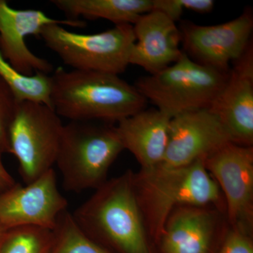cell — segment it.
I'll list each match as a JSON object with an SVG mask.
<instances>
[{
	"mask_svg": "<svg viewBox=\"0 0 253 253\" xmlns=\"http://www.w3.org/2000/svg\"><path fill=\"white\" fill-rule=\"evenodd\" d=\"M2 154L4 153L0 148V191L9 189L16 183L13 176L5 168L2 161Z\"/></svg>",
	"mask_w": 253,
	"mask_h": 253,
	"instance_id": "cell-23",
	"label": "cell"
},
{
	"mask_svg": "<svg viewBox=\"0 0 253 253\" xmlns=\"http://www.w3.org/2000/svg\"><path fill=\"white\" fill-rule=\"evenodd\" d=\"M0 78L14 91L19 102L34 101L51 107L49 75L38 73L31 76H24L15 70L0 51Z\"/></svg>",
	"mask_w": 253,
	"mask_h": 253,
	"instance_id": "cell-18",
	"label": "cell"
},
{
	"mask_svg": "<svg viewBox=\"0 0 253 253\" xmlns=\"http://www.w3.org/2000/svg\"><path fill=\"white\" fill-rule=\"evenodd\" d=\"M253 16L251 9L237 18L214 26L191 22L181 26L186 54L196 62L228 73L231 63L239 59L251 41Z\"/></svg>",
	"mask_w": 253,
	"mask_h": 253,
	"instance_id": "cell-10",
	"label": "cell"
},
{
	"mask_svg": "<svg viewBox=\"0 0 253 253\" xmlns=\"http://www.w3.org/2000/svg\"><path fill=\"white\" fill-rule=\"evenodd\" d=\"M229 142L225 128L211 110L186 111L171 119L167 151L158 166L179 168L204 161Z\"/></svg>",
	"mask_w": 253,
	"mask_h": 253,
	"instance_id": "cell-12",
	"label": "cell"
},
{
	"mask_svg": "<svg viewBox=\"0 0 253 253\" xmlns=\"http://www.w3.org/2000/svg\"><path fill=\"white\" fill-rule=\"evenodd\" d=\"M19 103L14 91L0 78V148L3 153H9L8 130Z\"/></svg>",
	"mask_w": 253,
	"mask_h": 253,
	"instance_id": "cell-21",
	"label": "cell"
},
{
	"mask_svg": "<svg viewBox=\"0 0 253 253\" xmlns=\"http://www.w3.org/2000/svg\"><path fill=\"white\" fill-rule=\"evenodd\" d=\"M225 84L210 110L224 126L231 141L253 145V48L251 42L232 63Z\"/></svg>",
	"mask_w": 253,
	"mask_h": 253,
	"instance_id": "cell-13",
	"label": "cell"
},
{
	"mask_svg": "<svg viewBox=\"0 0 253 253\" xmlns=\"http://www.w3.org/2000/svg\"><path fill=\"white\" fill-rule=\"evenodd\" d=\"M51 24L86 26L81 20L54 19L41 10L16 9L5 0H0V51L18 73L31 76L54 72L53 65L32 52L26 43L28 36H40L42 30Z\"/></svg>",
	"mask_w": 253,
	"mask_h": 253,
	"instance_id": "cell-11",
	"label": "cell"
},
{
	"mask_svg": "<svg viewBox=\"0 0 253 253\" xmlns=\"http://www.w3.org/2000/svg\"><path fill=\"white\" fill-rule=\"evenodd\" d=\"M4 232L5 231L3 230V229H1V228H0V243H1V239H2Z\"/></svg>",
	"mask_w": 253,
	"mask_h": 253,
	"instance_id": "cell-24",
	"label": "cell"
},
{
	"mask_svg": "<svg viewBox=\"0 0 253 253\" xmlns=\"http://www.w3.org/2000/svg\"><path fill=\"white\" fill-rule=\"evenodd\" d=\"M132 28L135 42L129 64L140 66L152 75L176 62L183 54L179 47L180 30L163 13L151 10L141 15Z\"/></svg>",
	"mask_w": 253,
	"mask_h": 253,
	"instance_id": "cell-14",
	"label": "cell"
},
{
	"mask_svg": "<svg viewBox=\"0 0 253 253\" xmlns=\"http://www.w3.org/2000/svg\"><path fill=\"white\" fill-rule=\"evenodd\" d=\"M49 253H112L86 236L76 225L71 213L65 211L54 229Z\"/></svg>",
	"mask_w": 253,
	"mask_h": 253,
	"instance_id": "cell-20",
	"label": "cell"
},
{
	"mask_svg": "<svg viewBox=\"0 0 253 253\" xmlns=\"http://www.w3.org/2000/svg\"><path fill=\"white\" fill-rule=\"evenodd\" d=\"M172 117L161 110L144 109L118 123L116 129L124 149L134 155L141 170L162 163L169 141Z\"/></svg>",
	"mask_w": 253,
	"mask_h": 253,
	"instance_id": "cell-15",
	"label": "cell"
},
{
	"mask_svg": "<svg viewBox=\"0 0 253 253\" xmlns=\"http://www.w3.org/2000/svg\"><path fill=\"white\" fill-rule=\"evenodd\" d=\"M71 215L86 236L119 253H151L133 172L108 179Z\"/></svg>",
	"mask_w": 253,
	"mask_h": 253,
	"instance_id": "cell-2",
	"label": "cell"
},
{
	"mask_svg": "<svg viewBox=\"0 0 253 253\" xmlns=\"http://www.w3.org/2000/svg\"><path fill=\"white\" fill-rule=\"evenodd\" d=\"M63 126L54 109L42 103H18L9 130V154L19 165L24 184L52 169L56 163Z\"/></svg>",
	"mask_w": 253,
	"mask_h": 253,
	"instance_id": "cell-7",
	"label": "cell"
},
{
	"mask_svg": "<svg viewBox=\"0 0 253 253\" xmlns=\"http://www.w3.org/2000/svg\"><path fill=\"white\" fill-rule=\"evenodd\" d=\"M133 185L148 234L157 241L176 208L221 203L220 189L203 160L182 167L141 169L133 173Z\"/></svg>",
	"mask_w": 253,
	"mask_h": 253,
	"instance_id": "cell-3",
	"label": "cell"
},
{
	"mask_svg": "<svg viewBox=\"0 0 253 253\" xmlns=\"http://www.w3.org/2000/svg\"><path fill=\"white\" fill-rule=\"evenodd\" d=\"M44 44L73 70L118 75L129 65L135 42L132 25H116L96 34H80L62 25L51 24L42 30Z\"/></svg>",
	"mask_w": 253,
	"mask_h": 253,
	"instance_id": "cell-6",
	"label": "cell"
},
{
	"mask_svg": "<svg viewBox=\"0 0 253 253\" xmlns=\"http://www.w3.org/2000/svg\"><path fill=\"white\" fill-rule=\"evenodd\" d=\"M54 241V230L28 226L5 231L0 253H49Z\"/></svg>",
	"mask_w": 253,
	"mask_h": 253,
	"instance_id": "cell-19",
	"label": "cell"
},
{
	"mask_svg": "<svg viewBox=\"0 0 253 253\" xmlns=\"http://www.w3.org/2000/svg\"><path fill=\"white\" fill-rule=\"evenodd\" d=\"M225 198L229 223L251 235L253 224V147L229 142L204 160Z\"/></svg>",
	"mask_w": 253,
	"mask_h": 253,
	"instance_id": "cell-8",
	"label": "cell"
},
{
	"mask_svg": "<svg viewBox=\"0 0 253 253\" xmlns=\"http://www.w3.org/2000/svg\"><path fill=\"white\" fill-rule=\"evenodd\" d=\"M68 201L58 189L54 168L24 186L0 191V228L36 226L54 230Z\"/></svg>",
	"mask_w": 253,
	"mask_h": 253,
	"instance_id": "cell-9",
	"label": "cell"
},
{
	"mask_svg": "<svg viewBox=\"0 0 253 253\" xmlns=\"http://www.w3.org/2000/svg\"><path fill=\"white\" fill-rule=\"evenodd\" d=\"M68 20H108L116 25H133L152 10V0H52Z\"/></svg>",
	"mask_w": 253,
	"mask_h": 253,
	"instance_id": "cell-17",
	"label": "cell"
},
{
	"mask_svg": "<svg viewBox=\"0 0 253 253\" xmlns=\"http://www.w3.org/2000/svg\"><path fill=\"white\" fill-rule=\"evenodd\" d=\"M218 253H253L251 235L236 228H231Z\"/></svg>",
	"mask_w": 253,
	"mask_h": 253,
	"instance_id": "cell-22",
	"label": "cell"
},
{
	"mask_svg": "<svg viewBox=\"0 0 253 253\" xmlns=\"http://www.w3.org/2000/svg\"><path fill=\"white\" fill-rule=\"evenodd\" d=\"M228 76L229 73L200 64L183 52L176 62L139 78L134 86L156 109L172 118L186 111L210 109Z\"/></svg>",
	"mask_w": 253,
	"mask_h": 253,
	"instance_id": "cell-5",
	"label": "cell"
},
{
	"mask_svg": "<svg viewBox=\"0 0 253 253\" xmlns=\"http://www.w3.org/2000/svg\"><path fill=\"white\" fill-rule=\"evenodd\" d=\"M216 229V212L181 206L168 217L158 241L163 253H208Z\"/></svg>",
	"mask_w": 253,
	"mask_h": 253,
	"instance_id": "cell-16",
	"label": "cell"
},
{
	"mask_svg": "<svg viewBox=\"0 0 253 253\" xmlns=\"http://www.w3.org/2000/svg\"><path fill=\"white\" fill-rule=\"evenodd\" d=\"M50 101L60 118L109 124L146 109L147 103L118 75L62 68L50 76Z\"/></svg>",
	"mask_w": 253,
	"mask_h": 253,
	"instance_id": "cell-1",
	"label": "cell"
},
{
	"mask_svg": "<svg viewBox=\"0 0 253 253\" xmlns=\"http://www.w3.org/2000/svg\"><path fill=\"white\" fill-rule=\"evenodd\" d=\"M94 121H70L63 126L56 163L62 184L70 192L96 190L125 150L116 126Z\"/></svg>",
	"mask_w": 253,
	"mask_h": 253,
	"instance_id": "cell-4",
	"label": "cell"
}]
</instances>
